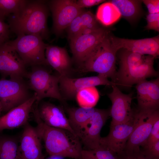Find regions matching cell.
Segmentation results:
<instances>
[{"label": "cell", "instance_id": "6da1fadb", "mask_svg": "<svg viewBox=\"0 0 159 159\" xmlns=\"http://www.w3.org/2000/svg\"><path fill=\"white\" fill-rule=\"evenodd\" d=\"M33 113L37 124L35 129L49 156L81 159L83 149L77 136L67 130L46 125L40 118L37 109Z\"/></svg>", "mask_w": 159, "mask_h": 159}, {"label": "cell", "instance_id": "7a4b0ae2", "mask_svg": "<svg viewBox=\"0 0 159 159\" xmlns=\"http://www.w3.org/2000/svg\"><path fill=\"white\" fill-rule=\"evenodd\" d=\"M48 9L42 0H26L16 13L10 15L8 25L10 30L17 36L36 34L43 39L47 37Z\"/></svg>", "mask_w": 159, "mask_h": 159}, {"label": "cell", "instance_id": "3957f363", "mask_svg": "<svg viewBox=\"0 0 159 159\" xmlns=\"http://www.w3.org/2000/svg\"><path fill=\"white\" fill-rule=\"evenodd\" d=\"M108 34L97 44L80 67L84 72H93L111 79L115 83L116 54Z\"/></svg>", "mask_w": 159, "mask_h": 159}, {"label": "cell", "instance_id": "277c9868", "mask_svg": "<svg viewBox=\"0 0 159 159\" xmlns=\"http://www.w3.org/2000/svg\"><path fill=\"white\" fill-rule=\"evenodd\" d=\"M27 77L29 80L28 84L29 88L36 94L37 104L46 98L55 99L65 104V101L59 89V74H52L43 65H36L32 67Z\"/></svg>", "mask_w": 159, "mask_h": 159}, {"label": "cell", "instance_id": "5b68a950", "mask_svg": "<svg viewBox=\"0 0 159 159\" xmlns=\"http://www.w3.org/2000/svg\"><path fill=\"white\" fill-rule=\"evenodd\" d=\"M7 43L15 49L26 66L48 65L45 55L48 45L40 36L20 34Z\"/></svg>", "mask_w": 159, "mask_h": 159}, {"label": "cell", "instance_id": "8992f818", "mask_svg": "<svg viewBox=\"0 0 159 159\" xmlns=\"http://www.w3.org/2000/svg\"><path fill=\"white\" fill-rule=\"evenodd\" d=\"M24 78L0 79V105L1 111L7 112L24 102L33 96Z\"/></svg>", "mask_w": 159, "mask_h": 159}, {"label": "cell", "instance_id": "52a82bcc", "mask_svg": "<svg viewBox=\"0 0 159 159\" xmlns=\"http://www.w3.org/2000/svg\"><path fill=\"white\" fill-rule=\"evenodd\" d=\"M135 124L124 151L139 150L144 146L154 123L159 119V110H139L135 112Z\"/></svg>", "mask_w": 159, "mask_h": 159}, {"label": "cell", "instance_id": "ba28073f", "mask_svg": "<svg viewBox=\"0 0 159 159\" xmlns=\"http://www.w3.org/2000/svg\"><path fill=\"white\" fill-rule=\"evenodd\" d=\"M114 85H116V83L109 80L107 77L98 74L79 78L60 76L59 85L61 94L65 101L74 99L78 92L86 88L101 85L112 86Z\"/></svg>", "mask_w": 159, "mask_h": 159}, {"label": "cell", "instance_id": "9c48e42d", "mask_svg": "<svg viewBox=\"0 0 159 159\" xmlns=\"http://www.w3.org/2000/svg\"><path fill=\"white\" fill-rule=\"evenodd\" d=\"M75 1L54 0L51 1L49 6L52 12L53 28L57 34L66 29L71 21L84 11Z\"/></svg>", "mask_w": 159, "mask_h": 159}, {"label": "cell", "instance_id": "30bf717a", "mask_svg": "<svg viewBox=\"0 0 159 159\" xmlns=\"http://www.w3.org/2000/svg\"><path fill=\"white\" fill-rule=\"evenodd\" d=\"M136 123L135 112L133 117L126 122L110 124V130L106 136L101 137L100 145L106 148L118 155L122 153Z\"/></svg>", "mask_w": 159, "mask_h": 159}, {"label": "cell", "instance_id": "8fae6325", "mask_svg": "<svg viewBox=\"0 0 159 159\" xmlns=\"http://www.w3.org/2000/svg\"><path fill=\"white\" fill-rule=\"evenodd\" d=\"M155 59L152 56L147 55L140 64L119 70L115 82L117 85L130 87L148 78L157 76L158 72L153 67Z\"/></svg>", "mask_w": 159, "mask_h": 159}, {"label": "cell", "instance_id": "7c38bea8", "mask_svg": "<svg viewBox=\"0 0 159 159\" xmlns=\"http://www.w3.org/2000/svg\"><path fill=\"white\" fill-rule=\"evenodd\" d=\"M26 66L14 48L7 42L0 47V73L5 79L27 77Z\"/></svg>", "mask_w": 159, "mask_h": 159}, {"label": "cell", "instance_id": "4fadbf2b", "mask_svg": "<svg viewBox=\"0 0 159 159\" xmlns=\"http://www.w3.org/2000/svg\"><path fill=\"white\" fill-rule=\"evenodd\" d=\"M111 44L117 51L124 49L143 55L157 58L159 54V36L138 39H128L110 36Z\"/></svg>", "mask_w": 159, "mask_h": 159}, {"label": "cell", "instance_id": "5bb4252c", "mask_svg": "<svg viewBox=\"0 0 159 159\" xmlns=\"http://www.w3.org/2000/svg\"><path fill=\"white\" fill-rule=\"evenodd\" d=\"M112 87V91L108 94L112 104L110 110V115L112 117L110 124L127 122L132 118L135 112L131 107L132 94L122 93L116 85Z\"/></svg>", "mask_w": 159, "mask_h": 159}, {"label": "cell", "instance_id": "9a60e30c", "mask_svg": "<svg viewBox=\"0 0 159 159\" xmlns=\"http://www.w3.org/2000/svg\"><path fill=\"white\" fill-rule=\"evenodd\" d=\"M108 34L107 32L100 27L91 33L81 35L70 41V47L74 59L79 67L93 48Z\"/></svg>", "mask_w": 159, "mask_h": 159}, {"label": "cell", "instance_id": "2e32d148", "mask_svg": "<svg viewBox=\"0 0 159 159\" xmlns=\"http://www.w3.org/2000/svg\"><path fill=\"white\" fill-rule=\"evenodd\" d=\"M110 116V110L96 108L80 139L85 150H93L100 146L101 131Z\"/></svg>", "mask_w": 159, "mask_h": 159}, {"label": "cell", "instance_id": "e0dca14e", "mask_svg": "<svg viewBox=\"0 0 159 159\" xmlns=\"http://www.w3.org/2000/svg\"><path fill=\"white\" fill-rule=\"evenodd\" d=\"M137 99L139 110H159V79L142 80L136 84Z\"/></svg>", "mask_w": 159, "mask_h": 159}, {"label": "cell", "instance_id": "ac0fdd59", "mask_svg": "<svg viewBox=\"0 0 159 159\" xmlns=\"http://www.w3.org/2000/svg\"><path fill=\"white\" fill-rule=\"evenodd\" d=\"M37 101L36 94L20 105L14 108L0 117V131L19 127L27 124L29 114Z\"/></svg>", "mask_w": 159, "mask_h": 159}, {"label": "cell", "instance_id": "d6986e66", "mask_svg": "<svg viewBox=\"0 0 159 159\" xmlns=\"http://www.w3.org/2000/svg\"><path fill=\"white\" fill-rule=\"evenodd\" d=\"M37 107L39 115L45 124L67 130L76 135L70 126L64 107L46 102L41 103Z\"/></svg>", "mask_w": 159, "mask_h": 159}, {"label": "cell", "instance_id": "ffe728a7", "mask_svg": "<svg viewBox=\"0 0 159 159\" xmlns=\"http://www.w3.org/2000/svg\"><path fill=\"white\" fill-rule=\"evenodd\" d=\"M19 149L21 159L44 158L41 139L35 128L28 123L22 134Z\"/></svg>", "mask_w": 159, "mask_h": 159}, {"label": "cell", "instance_id": "44dd1931", "mask_svg": "<svg viewBox=\"0 0 159 159\" xmlns=\"http://www.w3.org/2000/svg\"><path fill=\"white\" fill-rule=\"evenodd\" d=\"M45 55L48 65L56 70L58 74L70 77L72 71L71 60L65 48L48 45Z\"/></svg>", "mask_w": 159, "mask_h": 159}, {"label": "cell", "instance_id": "7402d4cb", "mask_svg": "<svg viewBox=\"0 0 159 159\" xmlns=\"http://www.w3.org/2000/svg\"><path fill=\"white\" fill-rule=\"evenodd\" d=\"M64 108L68 115L70 126L80 139L96 108L65 106Z\"/></svg>", "mask_w": 159, "mask_h": 159}, {"label": "cell", "instance_id": "603a6c76", "mask_svg": "<svg viewBox=\"0 0 159 159\" xmlns=\"http://www.w3.org/2000/svg\"><path fill=\"white\" fill-rule=\"evenodd\" d=\"M109 1L116 6L121 16L129 21L136 20L141 14L142 0H112Z\"/></svg>", "mask_w": 159, "mask_h": 159}, {"label": "cell", "instance_id": "cb8c5ba5", "mask_svg": "<svg viewBox=\"0 0 159 159\" xmlns=\"http://www.w3.org/2000/svg\"><path fill=\"white\" fill-rule=\"evenodd\" d=\"M95 16L102 24L109 26L117 21L121 16L116 6L109 1L98 7Z\"/></svg>", "mask_w": 159, "mask_h": 159}, {"label": "cell", "instance_id": "d4e9b609", "mask_svg": "<svg viewBox=\"0 0 159 159\" xmlns=\"http://www.w3.org/2000/svg\"><path fill=\"white\" fill-rule=\"evenodd\" d=\"M0 159H21L16 139L10 137L0 138Z\"/></svg>", "mask_w": 159, "mask_h": 159}, {"label": "cell", "instance_id": "484cf974", "mask_svg": "<svg viewBox=\"0 0 159 159\" xmlns=\"http://www.w3.org/2000/svg\"><path fill=\"white\" fill-rule=\"evenodd\" d=\"M99 98V92L95 87L82 89L77 92L75 97L80 107H94Z\"/></svg>", "mask_w": 159, "mask_h": 159}, {"label": "cell", "instance_id": "4316f807", "mask_svg": "<svg viewBox=\"0 0 159 159\" xmlns=\"http://www.w3.org/2000/svg\"><path fill=\"white\" fill-rule=\"evenodd\" d=\"M146 56L125 49L120 56V67L119 70L139 65L144 61Z\"/></svg>", "mask_w": 159, "mask_h": 159}, {"label": "cell", "instance_id": "83f0119b", "mask_svg": "<svg viewBox=\"0 0 159 159\" xmlns=\"http://www.w3.org/2000/svg\"><path fill=\"white\" fill-rule=\"evenodd\" d=\"M82 155L90 159H121L119 155L101 145L93 150L83 149Z\"/></svg>", "mask_w": 159, "mask_h": 159}, {"label": "cell", "instance_id": "f1b7e54d", "mask_svg": "<svg viewBox=\"0 0 159 159\" xmlns=\"http://www.w3.org/2000/svg\"><path fill=\"white\" fill-rule=\"evenodd\" d=\"M26 0H0V18L3 19L7 16L17 12L24 4Z\"/></svg>", "mask_w": 159, "mask_h": 159}, {"label": "cell", "instance_id": "f546056e", "mask_svg": "<svg viewBox=\"0 0 159 159\" xmlns=\"http://www.w3.org/2000/svg\"><path fill=\"white\" fill-rule=\"evenodd\" d=\"M80 14L75 18L66 28L70 41L81 35L82 23Z\"/></svg>", "mask_w": 159, "mask_h": 159}, {"label": "cell", "instance_id": "4dcf8cb0", "mask_svg": "<svg viewBox=\"0 0 159 159\" xmlns=\"http://www.w3.org/2000/svg\"><path fill=\"white\" fill-rule=\"evenodd\" d=\"M82 30L85 28L97 30L100 28L97 22L95 16L90 11H83L80 14Z\"/></svg>", "mask_w": 159, "mask_h": 159}, {"label": "cell", "instance_id": "1f68e13d", "mask_svg": "<svg viewBox=\"0 0 159 159\" xmlns=\"http://www.w3.org/2000/svg\"><path fill=\"white\" fill-rule=\"evenodd\" d=\"M159 141V119L154 123L151 130L148 139L142 150L150 149L152 145Z\"/></svg>", "mask_w": 159, "mask_h": 159}, {"label": "cell", "instance_id": "d6a6232c", "mask_svg": "<svg viewBox=\"0 0 159 159\" xmlns=\"http://www.w3.org/2000/svg\"><path fill=\"white\" fill-rule=\"evenodd\" d=\"M147 25L146 29L154 30L159 32V13L149 14L147 15Z\"/></svg>", "mask_w": 159, "mask_h": 159}, {"label": "cell", "instance_id": "836d02e7", "mask_svg": "<svg viewBox=\"0 0 159 159\" xmlns=\"http://www.w3.org/2000/svg\"><path fill=\"white\" fill-rule=\"evenodd\" d=\"M10 30L9 25L0 18V47L9 41Z\"/></svg>", "mask_w": 159, "mask_h": 159}, {"label": "cell", "instance_id": "e575fe53", "mask_svg": "<svg viewBox=\"0 0 159 159\" xmlns=\"http://www.w3.org/2000/svg\"><path fill=\"white\" fill-rule=\"evenodd\" d=\"M119 155L121 159H150L143 153L140 149L131 152L124 151Z\"/></svg>", "mask_w": 159, "mask_h": 159}, {"label": "cell", "instance_id": "d590c367", "mask_svg": "<svg viewBox=\"0 0 159 159\" xmlns=\"http://www.w3.org/2000/svg\"><path fill=\"white\" fill-rule=\"evenodd\" d=\"M141 150L149 159H159V141L153 144L150 149L144 150Z\"/></svg>", "mask_w": 159, "mask_h": 159}, {"label": "cell", "instance_id": "8d00e7d4", "mask_svg": "<svg viewBox=\"0 0 159 159\" xmlns=\"http://www.w3.org/2000/svg\"><path fill=\"white\" fill-rule=\"evenodd\" d=\"M142 2L146 6L149 13H159V0H144Z\"/></svg>", "mask_w": 159, "mask_h": 159}, {"label": "cell", "instance_id": "74e56055", "mask_svg": "<svg viewBox=\"0 0 159 159\" xmlns=\"http://www.w3.org/2000/svg\"><path fill=\"white\" fill-rule=\"evenodd\" d=\"M105 1L104 0H79L76 2L79 7L83 9L84 7H90L98 5Z\"/></svg>", "mask_w": 159, "mask_h": 159}, {"label": "cell", "instance_id": "f35d334b", "mask_svg": "<svg viewBox=\"0 0 159 159\" xmlns=\"http://www.w3.org/2000/svg\"><path fill=\"white\" fill-rule=\"evenodd\" d=\"M65 158L57 155L49 156L47 159H65Z\"/></svg>", "mask_w": 159, "mask_h": 159}, {"label": "cell", "instance_id": "ab89813d", "mask_svg": "<svg viewBox=\"0 0 159 159\" xmlns=\"http://www.w3.org/2000/svg\"><path fill=\"white\" fill-rule=\"evenodd\" d=\"M81 159H90L87 157L82 155Z\"/></svg>", "mask_w": 159, "mask_h": 159}, {"label": "cell", "instance_id": "60d3db41", "mask_svg": "<svg viewBox=\"0 0 159 159\" xmlns=\"http://www.w3.org/2000/svg\"><path fill=\"white\" fill-rule=\"evenodd\" d=\"M1 106H0V112H1Z\"/></svg>", "mask_w": 159, "mask_h": 159}, {"label": "cell", "instance_id": "b9f144b4", "mask_svg": "<svg viewBox=\"0 0 159 159\" xmlns=\"http://www.w3.org/2000/svg\"><path fill=\"white\" fill-rule=\"evenodd\" d=\"M42 159H44V158Z\"/></svg>", "mask_w": 159, "mask_h": 159}]
</instances>
